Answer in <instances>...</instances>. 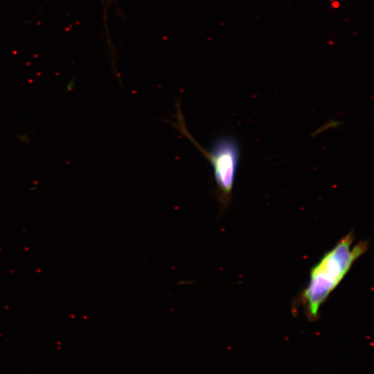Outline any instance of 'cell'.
Returning a JSON list of instances; mask_svg holds the SVG:
<instances>
[{
  "label": "cell",
  "instance_id": "cell-1",
  "mask_svg": "<svg viewBox=\"0 0 374 374\" xmlns=\"http://www.w3.org/2000/svg\"><path fill=\"white\" fill-rule=\"evenodd\" d=\"M354 240L353 233L350 232L312 267L308 283L299 298L309 321L319 319L321 305L344 279L354 262L367 251V240L359 241L353 245Z\"/></svg>",
  "mask_w": 374,
  "mask_h": 374
},
{
  "label": "cell",
  "instance_id": "cell-2",
  "mask_svg": "<svg viewBox=\"0 0 374 374\" xmlns=\"http://www.w3.org/2000/svg\"><path fill=\"white\" fill-rule=\"evenodd\" d=\"M177 100V123L174 125L202 152L213 168L217 195L223 210L229 206L240 161V150L237 141L231 136L216 139L206 151L188 132Z\"/></svg>",
  "mask_w": 374,
  "mask_h": 374
}]
</instances>
